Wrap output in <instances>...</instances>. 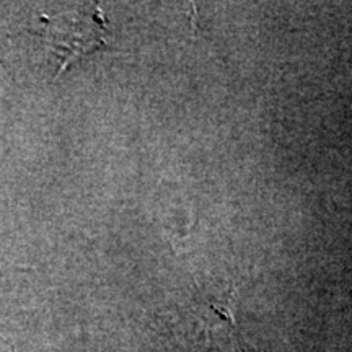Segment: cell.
<instances>
[{"instance_id": "obj_1", "label": "cell", "mask_w": 352, "mask_h": 352, "mask_svg": "<svg viewBox=\"0 0 352 352\" xmlns=\"http://www.w3.org/2000/svg\"><path fill=\"white\" fill-rule=\"evenodd\" d=\"M46 36L51 46L60 57L59 72L76 59L77 56L103 47L104 44V21L101 16L94 15H64L44 19Z\"/></svg>"}]
</instances>
